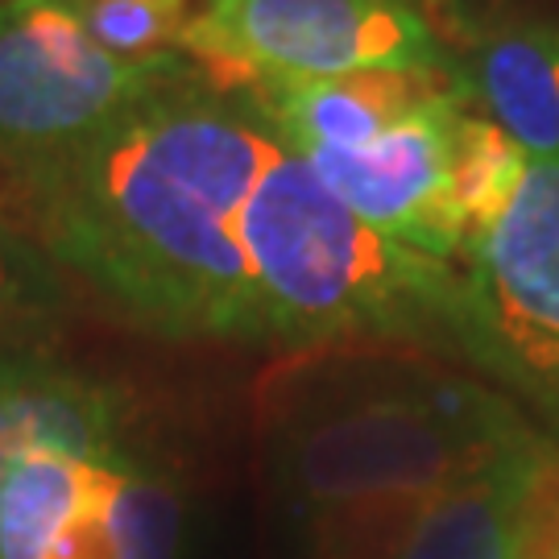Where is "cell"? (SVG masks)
I'll list each match as a JSON object with an SVG mask.
<instances>
[{
    "mask_svg": "<svg viewBox=\"0 0 559 559\" xmlns=\"http://www.w3.org/2000/svg\"><path fill=\"white\" fill-rule=\"evenodd\" d=\"M431 4H436V9H448V4H452V0H431Z\"/></svg>",
    "mask_w": 559,
    "mask_h": 559,
    "instance_id": "cell-17",
    "label": "cell"
},
{
    "mask_svg": "<svg viewBox=\"0 0 559 559\" xmlns=\"http://www.w3.org/2000/svg\"><path fill=\"white\" fill-rule=\"evenodd\" d=\"M200 75L182 50L117 59L83 29L71 0L0 4V166L25 179L158 96Z\"/></svg>",
    "mask_w": 559,
    "mask_h": 559,
    "instance_id": "cell-5",
    "label": "cell"
},
{
    "mask_svg": "<svg viewBox=\"0 0 559 559\" xmlns=\"http://www.w3.org/2000/svg\"><path fill=\"white\" fill-rule=\"evenodd\" d=\"M282 154L245 92L191 75L17 191L41 249L141 328L265 340L240 212Z\"/></svg>",
    "mask_w": 559,
    "mask_h": 559,
    "instance_id": "cell-1",
    "label": "cell"
},
{
    "mask_svg": "<svg viewBox=\"0 0 559 559\" xmlns=\"http://www.w3.org/2000/svg\"><path fill=\"white\" fill-rule=\"evenodd\" d=\"M0 4H4V0H0Z\"/></svg>",
    "mask_w": 559,
    "mask_h": 559,
    "instance_id": "cell-19",
    "label": "cell"
},
{
    "mask_svg": "<svg viewBox=\"0 0 559 559\" xmlns=\"http://www.w3.org/2000/svg\"><path fill=\"white\" fill-rule=\"evenodd\" d=\"M274 390V473L316 559H390L427 501L539 431L501 390L415 357L302 360Z\"/></svg>",
    "mask_w": 559,
    "mask_h": 559,
    "instance_id": "cell-2",
    "label": "cell"
},
{
    "mask_svg": "<svg viewBox=\"0 0 559 559\" xmlns=\"http://www.w3.org/2000/svg\"><path fill=\"white\" fill-rule=\"evenodd\" d=\"M464 100L468 92L456 80L378 141L299 158L365 224L415 253L456 265L464 258V228L452 203V145Z\"/></svg>",
    "mask_w": 559,
    "mask_h": 559,
    "instance_id": "cell-7",
    "label": "cell"
},
{
    "mask_svg": "<svg viewBox=\"0 0 559 559\" xmlns=\"http://www.w3.org/2000/svg\"><path fill=\"white\" fill-rule=\"evenodd\" d=\"M38 452L80 460L129 456L124 402L108 381L59 365L41 348L0 353V485Z\"/></svg>",
    "mask_w": 559,
    "mask_h": 559,
    "instance_id": "cell-9",
    "label": "cell"
},
{
    "mask_svg": "<svg viewBox=\"0 0 559 559\" xmlns=\"http://www.w3.org/2000/svg\"><path fill=\"white\" fill-rule=\"evenodd\" d=\"M46 307H50V274L41 265V253L0 212V353L34 348Z\"/></svg>",
    "mask_w": 559,
    "mask_h": 559,
    "instance_id": "cell-16",
    "label": "cell"
},
{
    "mask_svg": "<svg viewBox=\"0 0 559 559\" xmlns=\"http://www.w3.org/2000/svg\"><path fill=\"white\" fill-rule=\"evenodd\" d=\"M265 344L320 353L381 340H448L456 265L365 224L286 150L240 212Z\"/></svg>",
    "mask_w": 559,
    "mask_h": 559,
    "instance_id": "cell-3",
    "label": "cell"
},
{
    "mask_svg": "<svg viewBox=\"0 0 559 559\" xmlns=\"http://www.w3.org/2000/svg\"><path fill=\"white\" fill-rule=\"evenodd\" d=\"M448 344L559 443V162H531L501 221L456 261Z\"/></svg>",
    "mask_w": 559,
    "mask_h": 559,
    "instance_id": "cell-4",
    "label": "cell"
},
{
    "mask_svg": "<svg viewBox=\"0 0 559 559\" xmlns=\"http://www.w3.org/2000/svg\"><path fill=\"white\" fill-rule=\"evenodd\" d=\"M526 166L531 158L493 120L473 117L464 108L456 124V145H452V203L464 228V253L501 221V212L522 187Z\"/></svg>",
    "mask_w": 559,
    "mask_h": 559,
    "instance_id": "cell-14",
    "label": "cell"
},
{
    "mask_svg": "<svg viewBox=\"0 0 559 559\" xmlns=\"http://www.w3.org/2000/svg\"><path fill=\"white\" fill-rule=\"evenodd\" d=\"M83 29L117 59H154L179 50L191 0H71Z\"/></svg>",
    "mask_w": 559,
    "mask_h": 559,
    "instance_id": "cell-15",
    "label": "cell"
},
{
    "mask_svg": "<svg viewBox=\"0 0 559 559\" xmlns=\"http://www.w3.org/2000/svg\"><path fill=\"white\" fill-rule=\"evenodd\" d=\"M468 96L531 162H559V25L501 21L468 50Z\"/></svg>",
    "mask_w": 559,
    "mask_h": 559,
    "instance_id": "cell-11",
    "label": "cell"
},
{
    "mask_svg": "<svg viewBox=\"0 0 559 559\" xmlns=\"http://www.w3.org/2000/svg\"><path fill=\"white\" fill-rule=\"evenodd\" d=\"M182 510L141 456L104 460L75 522L46 559H175Z\"/></svg>",
    "mask_w": 559,
    "mask_h": 559,
    "instance_id": "cell-12",
    "label": "cell"
},
{
    "mask_svg": "<svg viewBox=\"0 0 559 559\" xmlns=\"http://www.w3.org/2000/svg\"><path fill=\"white\" fill-rule=\"evenodd\" d=\"M179 50L221 92L360 71L448 75L443 41L411 0H207Z\"/></svg>",
    "mask_w": 559,
    "mask_h": 559,
    "instance_id": "cell-6",
    "label": "cell"
},
{
    "mask_svg": "<svg viewBox=\"0 0 559 559\" xmlns=\"http://www.w3.org/2000/svg\"><path fill=\"white\" fill-rule=\"evenodd\" d=\"M547 559H559V551H556V556H547Z\"/></svg>",
    "mask_w": 559,
    "mask_h": 559,
    "instance_id": "cell-18",
    "label": "cell"
},
{
    "mask_svg": "<svg viewBox=\"0 0 559 559\" xmlns=\"http://www.w3.org/2000/svg\"><path fill=\"white\" fill-rule=\"evenodd\" d=\"M124 460V456H120ZM104 460L38 452L0 485V559H46L75 522Z\"/></svg>",
    "mask_w": 559,
    "mask_h": 559,
    "instance_id": "cell-13",
    "label": "cell"
},
{
    "mask_svg": "<svg viewBox=\"0 0 559 559\" xmlns=\"http://www.w3.org/2000/svg\"><path fill=\"white\" fill-rule=\"evenodd\" d=\"M559 551V443L522 436L448 485L390 559H547Z\"/></svg>",
    "mask_w": 559,
    "mask_h": 559,
    "instance_id": "cell-8",
    "label": "cell"
},
{
    "mask_svg": "<svg viewBox=\"0 0 559 559\" xmlns=\"http://www.w3.org/2000/svg\"><path fill=\"white\" fill-rule=\"evenodd\" d=\"M452 83L456 80L448 75H415V71H360L336 80L261 83L245 96L274 124L286 150L323 154V150H360L378 141Z\"/></svg>",
    "mask_w": 559,
    "mask_h": 559,
    "instance_id": "cell-10",
    "label": "cell"
}]
</instances>
